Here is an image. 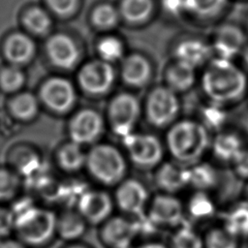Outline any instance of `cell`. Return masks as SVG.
Wrapping results in <instances>:
<instances>
[{
    "instance_id": "obj_7",
    "label": "cell",
    "mask_w": 248,
    "mask_h": 248,
    "mask_svg": "<svg viewBox=\"0 0 248 248\" xmlns=\"http://www.w3.org/2000/svg\"><path fill=\"white\" fill-rule=\"evenodd\" d=\"M145 216L155 229L174 230L186 222L184 203L175 195L166 193L150 199Z\"/></svg>"
},
{
    "instance_id": "obj_25",
    "label": "cell",
    "mask_w": 248,
    "mask_h": 248,
    "mask_svg": "<svg viewBox=\"0 0 248 248\" xmlns=\"http://www.w3.org/2000/svg\"><path fill=\"white\" fill-rule=\"evenodd\" d=\"M189 187L195 191L209 192L218 183L219 175L215 167L203 160L188 167Z\"/></svg>"
},
{
    "instance_id": "obj_48",
    "label": "cell",
    "mask_w": 248,
    "mask_h": 248,
    "mask_svg": "<svg viewBox=\"0 0 248 248\" xmlns=\"http://www.w3.org/2000/svg\"><path fill=\"white\" fill-rule=\"evenodd\" d=\"M64 248H88V247L85 246V245H82V244L74 242V243H69V244H68L67 246H65Z\"/></svg>"
},
{
    "instance_id": "obj_17",
    "label": "cell",
    "mask_w": 248,
    "mask_h": 248,
    "mask_svg": "<svg viewBox=\"0 0 248 248\" xmlns=\"http://www.w3.org/2000/svg\"><path fill=\"white\" fill-rule=\"evenodd\" d=\"M46 51L51 62L63 69L74 67L79 57V51L75 42L64 34L52 36L46 44Z\"/></svg>"
},
{
    "instance_id": "obj_9",
    "label": "cell",
    "mask_w": 248,
    "mask_h": 248,
    "mask_svg": "<svg viewBox=\"0 0 248 248\" xmlns=\"http://www.w3.org/2000/svg\"><path fill=\"white\" fill-rule=\"evenodd\" d=\"M106 128L104 117L95 109L83 108L77 111L67 126L69 140L81 146H92L101 141Z\"/></svg>"
},
{
    "instance_id": "obj_24",
    "label": "cell",
    "mask_w": 248,
    "mask_h": 248,
    "mask_svg": "<svg viewBox=\"0 0 248 248\" xmlns=\"http://www.w3.org/2000/svg\"><path fill=\"white\" fill-rule=\"evenodd\" d=\"M35 53L33 41L23 33L13 34L6 41L5 54L14 65L29 62Z\"/></svg>"
},
{
    "instance_id": "obj_31",
    "label": "cell",
    "mask_w": 248,
    "mask_h": 248,
    "mask_svg": "<svg viewBox=\"0 0 248 248\" xmlns=\"http://www.w3.org/2000/svg\"><path fill=\"white\" fill-rule=\"evenodd\" d=\"M20 187V175L11 167H0V203L17 199Z\"/></svg>"
},
{
    "instance_id": "obj_16",
    "label": "cell",
    "mask_w": 248,
    "mask_h": 248,
    "mask_svg": "<svg viewBox=\"0 0 248 248\" xmlns=\"http://www.w3.org/2000/svg\"><path fill=\"white\" fill-rule=\"evenodd\" d=\"M246 145L242 133L223 129L212 137L209 150L217 161L231 166Z\"/></svg>"
},
{
    "instance_id": "obj_8",
    "label": "cell",
    "mask_w": 248,
    "mask_h": 248,
    "mask_svg": "<svg viewBox=\"0 0 248 248\" xmlns=\"http://www.w3.org/2000/svg\"><path fill=\"white\" fill-rule=\"evenodd\" d=\"M180 108L175 92L170 87H159L148 96L145 115L148 123L157 129H168L176 120Z\"/></svg>"
},
{
    "instance_id": "obj_30",
    "label": "cell",
    "mask_w": 248,
    "mask_h": 248,
    "mask_svg": "<svg viewBox=\"0 0 248 248\" xmlns=\"http://www.w3.org/2000/svg\"><path fill=\"white\" fill-rule=\"evenodd\" d=\"M202 237L204 248H240L242 242L222 224L208 229Z\"/></svg>"
},
{
    "instance_id": "obj_3",
    "label": "cell",
    "mask_w": 248,
    "mask_h": 248,
    "mask_svg": "<svg viewBox=\"0 0 248 248\" xmlns=\"http://www.w3.org/2000/svg\"><path fill=\"white\" fill-rule=\"evenodd\" d=\"M202 88L212 103L222 106L242 98L247 89V78L231 60L218 57L204 73Z\"/></svg>"
},
{
    "instance_id": "obj_44",
    "label": "cell",
    "mask_w": 248,
    "mask_h": 248,
    "mask_svg": "<svg viewBox=\"0 0 248 248\" xmlns=\"http://www.w3.org/2000/svg\"><path fill=\"white\" fill-rule=\"evenodd\" d=\"M0 248H29L17 238H5L0 240Z\"/></svg>"
},
{
    "instance_id": "obj_10",
    "label": "cell",
    "mask_w": 248,
    "mask_h": 248,
    "mask_svg": "<svg viewBox=\"0 0 248 248\" xmlns=\"http://www.w3.org/2000/svg\"><path fill=\"white\" fill-rule=\"evenodd\" d=\"M114 205L124 214L136 219L145 215L150 194L143 182L137 178H125L114 191Z\"/></svg>"
},
{
    "instance_id": "obj_13",
    "label": "cell",
    "mask_w": 248,
    "mask_h": 248,
    "mask_svg": "<svg viewBox=\"0 0 248 248\" xmlns=\"http://www.w3.org/2000/svg\"><path fill=\"white\" fill-rule=\"evenodd\" d=\"M41 101L51 111L63 114L71 110L76 103V92L71 82L62 78L46 80L41 88Z\"/></svg>"
},
{
    "instance_id": "obj_23",
    "label": "cell",
    "mask_w": 248,
    "mask_h": 248,
    "mask_svg": "<svg viewBox=\"0 0 248 248\" xmlns=\"http://www.w3.org/2000/svg\"><path fill=\"white\" fill-rule=\"evenodd\" d=\"M222 225L241 241L248 239V203L240 200L232 204L224 214Z\"/></svg>"
},
{
    "instance_id": "obj_11",
    "label": "cell",
    "mask_w": 248,
    "mask_h": 248,
    "mask_svg": "<svg viewBox=\"0 0 248 248\" xmlns=\"http://www.w3.org/2000/svg\"><path fill=\"white\" fill-rule=\"evenodd\" d=\"M113 197L103 189H85L76 202V209L88 225L101 226L112 216Z\"/></svg>"
},
{
    "instance_id": "obj_45",
    "label": "cell",
    "mask_w": 248,
    "mask_h": 248,
    "mask_svg": "<svg viewBox=\"0 0 248 248\" xmlns=\"http://www.w3.org/2000/svg\"><path fill=\"white\" fill-rule=\"evenodd\" d=\"M136 248H170L169 245L160 241H146L140 243Z\"/></svg>"
},
{
    "instance_id": "obj_28",
    "label": "cell",
    "mask_w": 248,
    "mask_h": 248,
    "mask_svg": "<svg viewBox=\"0 0 248 248\" xmlns=\"http://www.w3.org/2000/svg\"><path fill=\"white\" fill-rule=\"evenodd\" d=\"M11 167L19 175L31 176L37 171L42 165V160L39 154L31 148L14 149L11 156Z\"/></svg>"
},
{
    "instance_id": "obj_41",
    "label": "cell",
    "mask_w": 248,
    "mask_h": 248,
    "mask_svg": "<svg viewBox=\"0 0 248 248\" xmlns=\"http://www.w3.org/2000/svg\"><path fill=\"white\" fill-rule=\"evenodd\" d=\"M14 230L15 220L11 208L0 203V240L8 238Z\"/></svg>"
},
{
    "instance_id": "obj_33",
    "label": "cell",
    "mask_w": 248,
    "mask_h": 248,
    "mask_svg": "<svg viewBox=\"0 0 248 248\" xmlns=\"http://www.w3.org/2000/svg\"><path fill=\"white\" fill-rule=\"evenodd\" d=\"M152 10L151 0H124L121 11L131 22H140L148 17Z\"/></svg>"
},
{
    "instance_id": "obj_2",
    "label": "cell",
    "mask_w": 248,
    "mask_h": 248,
    "mask_svg": "<svg viewBox=\"0 0 248 248\" xmlns=\"http://www.w3.org/2000/svg\"><path fill=\"white\" fill-rule=\"evenodd\" d=\"M211 133L198 120L181 119L167 129L164 144L171 160L189 167L210 149Z\"/></svg>"
},
{
    "instance_id": "obj_22",
    "label": "cell",
    "mask_w": 248,
    "mask_h": 248,
    "mask_svg": "<svg viewBox=\"0 0 248 248\" xmlns=\"http://www.w3.org/2000/svg\"><path fill=\"white\" fill-rule=\"evenodd\" d=\"M210 46L199 40H188L179 44L175 49L177 63L196 69L210 55Z\"/></svg>"
},
{
    "instance_id": "obj_12",
    "label": "cell",
    "mask_w": 248,
    "mask_h": 248,
    "mask_svg": "<svg viewBox=\"0 0 248 248\" xmlns=\"http://www.w3.org/2000/svg\"><path fill=\"white\" fill-rule=\"evenodd\" d=\"M140 234L138 221L126 215L111 216L100 228V240L107 248H132Z\"/></svg>"
},
{
    "instance_id": "obj_18",
    "label": "cell",
    "mask_w": 248,
    "mask_h": 248,
    "mask_svg": "<svg viewBox=\"0 0 248 248\" xmlns=\"http://www.w3.org/2000/svg\"><path fill=\"white\" fill-rule=\"evenodd\" d=\"M88 224L76 208L68 207L57 214V236L66 242H78L87 231Z\"/></svg>"
},
{
    "instance_id": "obj_47",
    "label": "cell",
    "mask_w": 248,
    "mask_h": 248,
    "mask_svg": "<svg viewBox=\"0 0 248 248\" xmlns=\"http://www.w3.org/2000/svg\"><path fill=\"white\" fill-rule=\"evenodd\" d=\"M241 200L248 203V181L245 182V185L243 186L242 194H241Z\"/></svg>"
},
{
    "instance_id": "obj_1",
    "label": "cell",
    "mask_w": 248,
    "mask_h": 248,
    "mask_svg": "<svg viewBox=\"0 0 248 248\" xmlns=\"http://www.w3.org/2000/svg\"><path fill=\"white\" fill-rule=\"evenodd\" d=\"M15 220L16 238L29 248L49 244L57 236V214L35 203L31 199H16L10 207Z\"/></svg>"
},
{
    "instance_id": "obj_5",
    "label": "cell",
    "mask_w": 248,
    "mask_h": 248,
    "mask_svg": "<svg viewBox=\"0 0 248 248\" xmlns=\"http://www.w3.org/2000/svg\"><path fill=\"white\" fill-rule=\"evenodd\" d=\"M121 141L129 164L140 170H154L164 162V141L154 134L135 132Z\"/></svg>"
},
{
    "instance_id": "obj_27",
    "label": "cell",
    "mask_w": 248,
    "mask_h": 248,
    "mask_svg": "<svg viewBox=\"0 0 248 248\" xmlns=\"http://www.w3.org/2000/svg\"><path fill=\"white\" fill-rule=\"evenodd\" d=\"M122 75L127 83L133 86H140L148 80L150 66L142 56L133 54L125 60Z\"/></svg>"
},
{
    "instance_id": "obj_35",
    "label": "cell",
    "mask_w": 248,
    "mask_h": 248,
    "mask_svg": "<svg viewBox=\"0 0 248 248\" xmlns=\"http://www.w3.org/2000/svg\"><path fill=\"white\" fill-rule=\"evenodd\" d=\"M227 112L221 105L212 103L202 111V121H200L209 132L211 130L221 131L227 120Z\"/></svg>"
},
{
    "instance_id": "obj_38",
    "label": "cell",
    "mask_w": 248,
    "mask_h": 248,
    "mask_svg": "<svg viewBox=\"0 0 248 248\" xmlns=\"http://www.w3.org/2000/svg\"><path fill=\"white\" fill-rule=\"evenodd\" d=\"M226 4V0H187V11L200 16H212Z\"/></svg>"
},
{
    "instance_id": "obj_29",
    "label": "cell",
    "mask_w": 248,
    "mask_h": 248,
    "mask_svg": "<svg viewBox=\"0 0 248 248\" xmlns=\"http://www.w3.org/2000/svg\"><path fill=\"white\" fill-rule=\"evenodd\" d=\"M170 248H204L203 237L188 222L173 230Z\"/></svg>"
},
{
    "instance_id": "obj_43",
    "label": "cell",
    "mask_w": 248,
    "mask_h": 248,
    "mask_svg": "<svg viewBox=\"0 0 248 248\" xmlns=\"http://www.w3.org/2000/svg\"><path fill=\"white\" fill-rule=\"evenodd\" d=\"M164 9L171 15H179L187 11V0H162Z\"/></svg>"
},
{
    "instance_id": "obj_20",
    "label": "cell",
    "mask_w": 248,
    "mask_h": 248,
    "mask_svg": "<svg viewBox=\"0 0 248 248\" xmlns=\"http://www.w3.org/2000/svg\"><path fill=\"white\" fill-rule=\"evenodd\" d=\"M185 215L190 220L204 222L212 219L216 213V202L209 192L194 191L184 204Z\"/></svg>"
},
{
    "instance_id": "obj_42",
    "label": "cell",
    "mask_w": 248,
    "mask_h": 248,
    "mask_svg": "<svg viewBox=\"0 0 248 248\" xmlns=\"http://www.w3.org/2000/svg\"><path fill=\"white\" fill-rule=\"evenodd\" d=\"M46 3L55 14L65 16L75 11L78 0H46Z\"/></svg>"
},
{
    "instance_id": "obj_40",
    "label": "cell",
    "mask_w": 248,
    "mask_h": 248,
    "mask_svg": "<svg viewBox=\"0 0 248 248\" xmlns=\"http://www.w3.org/2000/svg\"><path fill=\"white\" fill-rule=\"evenodd\" d=\"M234 176L244 182L248 181V144L230 166Z\"/></svg>"
},
{
    "instance_id": "obj_26",
    "label": "cell",
    "mask_w": 248,
    "mask_h": 248,
    "mask_svg": "<svg viewBox=\"0 0 248 248\" xmlns=\"http://www.w3.org/2000/svg\"><path fill=\"white\" fill-rule=\"evenodd\" d=\"M39 110V100L29 92L19 93L10 102V111L12 115L22 122L34 120L38 116Z\"/></svg>"
},
{
    "instance_id": "obj_46",
    "label": "cell",
    "mask_w": 248,
    "mask_h": 248,
    "mask_svg": "<svg viewBox=\"0 0 248 248\" xmlns=\"http://www.w3.org/2000/svg\"><path fill=\"white\" fill-rule=\"evenodd\" d=\"M242 129H243V135L244 137H248V111L244 115L243 120H242Z\"/></svg>"
},
{
    "instance_id": "obj_4",
    "label": "cell",
    "mask_w": 248,
    "mask_h": 248,
    "mask_svg": "<svg viewBox=\"0 0 248 248\" xmlns=\"http://www.w3.org/2000/svg\"><path fill=\"white\" fill-rule=\"evenodd\" d=\"M129 162L123 150L99 141L86 150L85 169L89 176L105 187H116L127 178Z\"/></svg>"
},
{
    "instance_id": "obj_14",
    "label": "cell",
    "mask_w": 248,
    "mask_h": 248,
    "mask_svg": "<svg viewBox=\"0 0 248 248\" xmlns=\"http://www.w3.org/2000/svg\"><path fill=\"white\" fill-rule=\"evenodd\" d=\"M153 182L160 193L175 195L189 187L188 167L172 160L164 161L154 170Z\"/></svg>"
},
{
    "instance_id": "obj_32",
    "label": "cell",
    "mask_w": 248,
    "mask_h": 248,
    "mask_svg": "<svg viewBox=\"0 0 248 248\" xmlns=\"http://www.w3.org/2000/svg\"><path fill=\"white\" fill-rule=\"evenodd\" d=\"M170 88L173 91H184L190 88L195 81V69L177 63L168 74Z\"/></svg>"
},
{
    "instance_id": "obj_19",
    "label": "cell",
    "mask_w": 248,
    "mask_h": 248,
    "mask_svg": "<svg viewBox=\"0 0 248 248\" xmlns=\"http://www.w3.org/2000/svg\"><path fill=\"white\" fill-rule=\"evenodd\" d=\"M54 158L57 167L66 173H76L85 169L86 151L83 146L69 140L59 145Z\"/></svg>"
},
{
    "instance_id": "obj_21",
    "label": "cell",
    "mask_w": 248,
    "mask_h": 248,
    "mask_svg": "<svg viewBox=\"0 0 248 248\" xmlns=\"http://www.w3.org/2000/svg\"><path fill=\"white\" fill-rule=\"evenodd\" d=\"M244 44V35L240 29L233 25L222 27L216 37L214 48L219 58L231 60L242 48Z\"/></svg>"
},
{
    "instance_id": "obj_49",
    "label": "cell",
    "mask_w": 248,
    "mask_h": 248,
    "mask_svg": "<svg viewBox=\"0 0 248 248\" xmlns=\"http://www.w3.org/2000/svg\"><path fill=\"white\" fill-rule=\"evenodd\" d=\"M243 60H244V63L246 65V67L248 68V46L245 48L244 50V54H243Z\"/></svg>"
},
{
    "instance_id": "obj_39",
    "label": "cell",
    "mask_w": 248,
    "mask_h": 248,
    "mask_svg": "<svg viewBox=\"0 0 248 248\" xmlns=\"http://www.w3.org/2000/svg\"><path fill=\"white\" fill-rule=\"evenodd\" d=\"M92 19L98 27L109 28L117 22L118 15L112 6L105 4L96 8L93 13Z\"/></svg>"
},
{
    "instance_id": "obj_15",
    "label": "cell",
    "mask_w": 248,
    "mask_h": 248,
    "mask_svg": "<svg viewBox=\"0 0 248 248\" xmlns=\"http://www.w3.org/2000/svg\"><path fill=\"white\" fill-rule=\"evenodd\" d=\"M78 81L82 89L92 95L106 93L113 82V71L111 66L102 61H92L81 69Z\"/></svg>"
},
{
    "instance_id": "obj_37",
    "label": "cell",
    "mask_w": 248,
    "mask_h": 248,
    "mask_svg": "<svg viewBox=\"0 0 248 248\" xmlns=\"http://www.w3.org/2000/svg\"><path fill=\"white\" fill-rule=\"evenodd\" d=\"M98 51L103 60L108 63L121 58L124 48L120 40L114 37H107L99 43Z\"/></svg>"
},
{
    "instance_id": "obj_34",
    "label": "cell",
    "mask_w": 248,
    "mask_h": 248,
    "mask_svg": "<svg viewBox=\"0 0 248 248\" xmlns=\"http://www.w3.org/2000/svg\"><path fill=\"white\" fill-rule=\"evenodd\" d=\"M24 25L34 34L42 35L46 33L51 25L48 15L40 8H31L23 17Z\"/></svg>"
},
{
    "instance_id": "obj_36",
    "label": "cell",
    "mask_w": 248,
    "mask_h": 248,
    "mask_svg": "<svg viewBox=\"0 0 248 248\" xmlns=\"http://www.w3.org/2000/svg\"><path fill=\"white\" fill-rule=\"evenodd\" d=\"M25 81L23 72L16 65L4 68L0 73V86L9 93L19 90Z\"/></svg>"
},
{
    "instance_id": "obj_6",
    "label": "cell",
    "mask_w": 248,
    "mask_h": 248,
    "mask_svg": "<svg viewBox=\"0 0 248 248\" xmlns=\"http://www.w3.org/2000/svg\"><path fill=\"white\" fill-rule=\"evenodd\" d=\"M140 112V105L135 96L129 93L115 96L108 108V126L111 134L122 140L135 133Z\"/></svg>"
}]
</instances>
